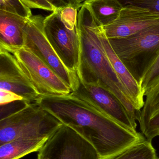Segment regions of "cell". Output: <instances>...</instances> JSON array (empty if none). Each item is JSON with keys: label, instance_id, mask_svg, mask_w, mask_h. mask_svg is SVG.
<instances>
[{"label": "cell", "instance_id": "6da1fadb", "mask_svg": "<svg viewBox=\"0 0 159 159\" xmlns=\"http://www.w3.org/2000/svg\"><path fill=\"white\" fill-rule=\"evenodd\" d=\"M41 106L91 144L100 159H112L145 140L72 93L41 97Z\"/></svg>", "mask_w": 159, "mask_h": 159}, {"label": "cell", "instance_id": "7a4b0ae2", "mask_svg": "<svg viewBox=\"0 0 159 159\" xmlns=\"http://www.w3.org/2000/svg\"><path fill=\"white\" fill-rule=\"evenodd\" d=\"M101 25L95 19L89 7L84 3L77 14V26L81 46L78 80L84 83L98 84L107 89L136 118L137 111L129 93L104 50L99 35Z\"/></svg>", "mask_w": 159, "mask_h": 159}, {"label": "cell", "instance_id": "3957f363", "mask_svg": "<svg viewBox=\"0 0 159 159\" xmlns=\"http://www.w3.org/2000/svg\"><path fill=\"white\" fill-rule=\"evenodd\" d=\"M62 125L39 102H30L0 120V145L22 138L49 139Z\"/></svg>", "mask_w": 159, "mask_h": 159}, {"label": "cell", "instance_id": "277c9868", "mask_svg": "<svg viewBox=\"0 0 159 159\" xmlns=\"http://www.w3.org/2000/svg\"><path fill=\"white\" fill-rule=\"evenodd\" d=\"M109 41L117 56L139 84L159 56V25L127 37Z\"/></svg>", "mask_w": 159, "mask_h": 159}, {"label": "cell", "instance_id": "5b68a950", "mask_svg": "<svg viewBox=\"0 0 159 159\" xmlns=\"http://www.w3.org/2000/svg\"><path fill=\"white\" fill-rule=\"evenodd\" d=\"M0 49L7 52L16 68L40 97L66 95L72 92L69 86L28 48Z\"/></svg>", "mask_w": 159, "mask_h": 159}, {"label": "cell", "instance_id": "8992f818", "mask_svg": "<svg viewBox=\"0 0 159 159\" xmlns=\"http://www.w3.org/2000/svg\"><path fill=\"white\" fill-rule=\"evenodd\" d=\"M44 18L35 15L27 19L24 27V46L53 70L74 91L78 86V76L65 67L48 40L44 30Z\"/></svg>", "mask_w": 159, "mask_h": 159}, {"label": "cell", "instance_id": "52a82bcc", "mask_svg": "<svg viewBox=\"0 0 159 159\" xmlns=\"http://www.w3.org/2000/svg\"><path fill=\"white\" fill-rule=\"evenodd\" d=\"M44 30L48 40L65 67L77 75L80 65L81 46L77 26L73 30L66 27L57 9L46 16Z\"/></svg>", "mask_w": 159, "mask_h": 159}, {"label": "cell", "instance_id": "ba28073f", "mask_svg": "<svg viewBox=\"0 0 159 159\" xmlns=\"http://www.w3.org/2000/svg\"><path fill=\"white\" fill-rule=\"evenodd\" d=\"M37 159H100L94 147L63 124L38 152Z\"/></svg>", "mask_w": 159, "mask_h": 159}, {"label": "cell", "instance_id": "9c48e42d", "mask_svg": "<svg viewBox=\"0 0 159 159\" xmlns=\"http://www.w3.org/2000/svg\"><path fill=\"white\" fill-rule=\"evenodd\" d=\"M71 93L131 131L138 133L136 118L126 109L115 94L105 88L79 80L76 89Z\"/></svg>", "mask_w": 159, "mask_h": 159}, {"label": "cell", "instance_id": "30bf717a", "mask_svg": "<svg viewBox=\"0 0 159 159\" xmlns=\"http://www.w3.org/2000/svg\"><path fill=\"white\" fill-rule=\"evenodd\" d=\"M159 25V13L146 8L125 6L116 20L103 26L108 39L124 38L151 26Z\"/></svg>", "mask_w": 159, "mask_h": 159}, {"label": "cell", "instance_id": "8fae6325", "mask_svg": "<svg viewBox=\"0 0 159 159\" xmlns=\"http://www.w3.org/2000/svg\"><path fill=\"white\" fill-rule=\"evenodd\" d=\"M0 89L12 92L25 101L38 102L41 97L21 75L7 52L0 49Z\"/></svg>", "mask_w": 159, "mask_h": 159}, {"label": "cell", "instance_id": "7c38bea8", "mask_svg": "<svg viewBox=\"0 0 159 159\" xmlns=\"http://www.w3.org/2000/svg\"><path fill=\"white\" fill-rule=\"evenodd\" d=\"M99 35L105 55L119 80L127 90L133 107L136 111L141 110L144 105L145 97L139 83L113 50L102 25L100 27Z\"/></svg>", "mask_w": 159, "mask_h": 159}, {"label": "cell", "instance_id": "4fadbf2b", "mask_svg": "<svg viewBox=\"0 0 159 159\" xmlns=\"http://www.w3.org/2000/svg\"><path fill=\"white\" fill-rule=\"evenodd\" d=\"M144 105L137 111L136 119L142 134L151 142L159 136V79L144 94Z\"/></svg>", "mask_w": 159, "mask_h": 159}, {"label": "cell", "instance_id": "5bb4252c", "mask_svg": "<svg viewBox=\"0 0 159 159\" xmlns=\"http://www.w3.org/2000/svg\"><path fill=\"white\" fill-rule=\"evenodd\" d=\"M27 18L0 10V48L24 46V27Z\"/></svg>", "mask_w": 159, "mask_h": 159}, {"label": "cell", "instance_id": "9a60e30c", "mask_svg": "<svg viewBox=\"0 0 159 159\" xmlns=\"http://www.w3.org/2000/svg\"><path fill=\"white\" fill-rule=\"evenodd\" d=\"M49 139L22 138L0 145V159H19L33 152H39Z\"/></svg>", "mask_w": 159, "mask_h": 159}, {"label": "cell", "instance_id": "2e32d148", "mask_svg": "<svg viewBox=\"0 0 159 159\" xmlns=\"http://www.w3.org/2000/svg\"><path fill=\"white\" fill-rule=\"evenodd\" d=\"M84 3L89 7L97 22L103 26L115 21L124 7L118 0H87Z\"/></svg>", "mask_w": 159, "mask_h": 159}, {"label": "cell", "instance_id": "e0dca14e", "mask_svg": "<svg viewBox=\"0 0 159 159\" xmlns=\"http://www.w3.org/2000/svg\"><path fill=\"white\" fill-rule=\"evenodd\" d=\"M112 159H158L150 141L145 139Z\"/></svg>", "mask_w": 159, "mask_h": 159}, {"label": "cell", "instance_id": "ac0fdd59", "mask_svg": "<svg viewBox=\"0 0 159 159\" xmlns=\"http://www.w3.org/2000/svg\"><path fill=\"white\" fill-rule=\"evenodd\" d=\"M0 10L16 14L25 18L33 16L31 9L20 0H0Z\"/></svg>", "mask_w": 159, "mask_h": 159}, {"label": "cell", "instance_id": "d6986e66", "mask_svg": "<svg viewBox=\"0 0 159 159\" xmlns=\"http://www.w3.org/2000/svg\"><path fill=\"white\" fill-rule=\"evenodd\" d=\"M159 79V55L147 69L140 81V87L144 95L148 89Z\"/></svg>", "mask_w": 159, "mask_h": 159}, {"label": "cell", "instance_id": "ffe728a7", "mask_svg": "<svg viewBox=\"0 0 159 159\" xmlns=\"http://www.w3.org/2000/svg\"><path fill=\"white\" fill-rule=\"evenodd\" d=\"M61 20L67 28L73 30L77 27V10L72 6H68L59 9Z\"/></svg>", "mask_w": 159, "mask_h": 159}, {"label": "cell", "instance_id": "44dd1931", "mask_svg": "<svg viewBox=\"0 0 159 159\" xmlns=\"http://www.w3.org/2000/svg\"><path fill=\"white\" fill-rule=\"evenodd\" d=\"M123 7L131 5L159 13V0H118Z\"/></svg>", "mask_w": 159, "mask_h": 159}, {"label": "cell", "instance_id": "7402d4cb", "mask_svg": "<svg viewBox=\"0 0 159 159\" xmlns=\"http://www.w3.org/2000/svg\"><path fill=\"white\" fill-rule=\"evenodd\" d=\"M29 8L43 9L53 12L57 10L47 0H20Z\"/></svg>", "mask_w": 159, "mask_h": 159}, {"label": "cell", "instance_id": "603a6c76", "mask_svg": "<svg viewBox=\"0 0 159 159\" xmlns=\"http://www.w3.org/2000/svg\"><path fill=\"white\" fill-rule=\"evenodd\" d=\"M56 9H60L68 6H72L79 9L82 6L78 0H47Z\"/></svg>", "mask_w": 159, "mask_h": 159}, {"label": "cell", "instance_id": "cb8c5ba5", "mask_svg": "<svg viewBox=\"0 0 159 159\" xmlns=\"http://www.w3.org/2000/svg\"><path fill=\"white\" fill-rule=\"evenodd\" d=\"M0 93H1L0 105L7 104L15 101L24 100L21 96L9 91L0 89Z\"/></svg>", "mask_w": 159, "mask_h": 159}, {"label": "cell", "instance_id": "d4e9b609", "mask_svg": "<svg viewBox=\"0 0 159 159\" xmlns=\"http://www.w3.org/2000/svg\"><path fill=\"white\" fill-rule=\"evenodd\" d=\"M78 1H79V2H80V3L81 4L82 6L83 3H84L85 2H86V1H87V0H78Z\"/></svg>", "mask_w": 159, "mask_h": 159}]
</instances>
